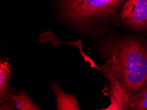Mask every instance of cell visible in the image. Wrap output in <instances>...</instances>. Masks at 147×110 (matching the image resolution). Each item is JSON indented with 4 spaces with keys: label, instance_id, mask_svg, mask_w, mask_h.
I'll use <instances>...</instances> for the list:
<instances>
[{
    "label": "cell",
    "instance_id": "7",
    "mask_svg": "<svg viewBox=\"0 0 147 110\" xmlns=\"http://www.w3.org/2000/svg\"><path fill=\"white\" fill-rule=\"evenodd\" d=\"M131 107L132 110H147V87L131 96Z\"/></svg>",
    "mask_w": 147,
    "mask_h": 110
},
{
    "label": "cell",
    "instance_id": "5",
    "mask_svg": "<svg viewBox=\"0 0 147 110\" xmlns=\"http://www.w3.org/2000/svg\"><path fill=\"white\" fill-rule=\"evenodd\" d=\"M17 110H40L41 106L35 104L25 91L17 92L11 89L8 99Z\"/></svg>",
    "mask_w": 147,
    "mask_h": 110
},
{
    "label": "cell",
    "instance_id": "4",
    "mask_svg": "<svg viewBox=\"0 0 147 110\" xmlns=\"http://www.w3.org/2000/svg\"><path fill=\"white\" fill-rule=\"evenodd\" d=\"M119 19L137 30H147V0H127L122 6Z\"/></svg>",
    "mask_w": 147,
    "mask_h": 110
},
{
    "label": "cell",
    "instance_id": "1",
    "mask_svg": "<svg viewBox=\"0 0 147 110\" xmlns=\"http://www.w3.org/2000/svg\"><path fill=\"white\" fill-rule=\"evenodd\" d=\"M102 52L105 63L131 95L147 87V42L115 37L103 44Z\"/></svg>",
    "mask_w": 147,
    "mask_h": 110
},
{
    "label": "cell",
    "instance_id": "2",
    "mask_svg": "<svg viewBox=\"0 0 147 110\" xmlns=\"http://www.w3.org/2000/svg\"><path fill=\"white\" fill-rule=\"evenodd\" d=\"M124 0H59L62 17L75 26H88L115 16Z\"/></svg>",
    "mask_w": 147,
    "mask_h": 110
},
{
    "label": "cell",
    "instance_id": "6",
    "mask_svg": "<svg viewBox=\"0 0 147 110\" xmlns=\"http://www.w3.org/2000/svg\"><path fill=\"white\" fill-rule=\"evenodd\" d=\"M11 77V66L7 61H0V103L8 99L10 93V80Z\"/></svg>",
    "mask_w": 147,
    "mask_h": 110
},
{
    "label": "cell",
    "instance_id": "3",
    "mask_svg": "<svg viewBox=\"0 0 147 110\" xmlns=\"http://www.w3.org/2000/svg\"><path fill=\"white\" fill-rule=\"evenodd\" d=\"M108 82V88L105 92L110 98V104L106 108L98 110H132L131 94L120 82L111 69L104 63L101 67H96ZM51 88L55 95L57 110H82L75 95L67 94L59 84L53 82Z\"/></svg>",
    "mask_w": 147,
    "mask_h": 110
},
{
    "label": "cell",
    "instance_id": "8",
    "mask_svg": "<svg viewBox=\"0 0 147 110\" xmlns=\"http://www.w3.org/2000/svg\"><path fill=\"white\" fill-rule=\"evenodd\" d=\"M0 110H17L13 106L12 103L7 100L5 102L1 103L0 105Z\"/></svg>",
    "mask_w": 147,
    "mask_h": 110
}]
</instances>
